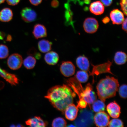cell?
Listing matches in <instances>:
<instances>
[{
	"label": "cell",
	"mask_w": 127,
	"mask_h": 127,
	"mask_svg": "<svg viewBox=\"0 0 127 127\" xmlns=\"http://www.w3.org/2000/svg\"><path fill=\"white\" fill-rule=\"evenodd\" d=\"M76 93L68 85H56L50 88L45 97L54 107L63 113L73 102Z\"/></svg>",
	"instance_id": "1"
},
{
	"label": "cell",
	"mask_w": 127,
	"mask_h": 127,
	"mask_svg": "<svg viewBox=\"0 0 127 127\" xmlns=\"http://www.w3.org/2000/svg\"><path fill=\"white\" fill-rule=\"evenodd\" d=\"M119 84L118 79L107 76L105 78L101 79L97 85V93L101 100L104 102L108 98L116 96Z\"/></svg>",
	"instance_id": "2"
},
{
	"label": "cell",
	"mask_w": 127,
	"mask_h": 127,
	"mask_svg": "<svg viewBox=\"0 0 127 127\" xmlns=\"http://www.w3.org/2000/svg\"><path fill=\"white\" fill-rule=\"evenodd\" d=\"M75 124L77 127H89L93 125V114L92 111L84 110L81 111Z\"/></svg>",
	"instance_id": "3"
},
{
	"label": "cell",
	"mask_w": 127,
	"mask_h": 127,
	"mask_svg": "<svg viewBox=\"0 0 127 127\" xmlns=\"http://www.w3.org/2000/svg\"><path fill=\"white\" fill-rule=\"evenodd\" d=\"M23 62V58L21 55L18 53H14L8 58L7 64L10 69L16 70L21 67Z\"/></svg>",
	"instance_id": "4"
},
{
	"label": "cell",
	"mask_w": 127,
	"mask_h": 127,
	"mask_svg": "<svg viewBox=\"0 0 127 127\" xmlns=\"http://www.w3.org/2000/svg\"><path fill=\"white\" fill-rule=\"evenodd\" d=\"M112 62L108 61L107 62L102 64L93 66V68L92 72H90V75L93 76L95 74L98 75L99 74L104 73H109L112 74H113L111 71V66L112 64Z\"/></svg>",
	"instance_id": "5"
},
{
	"label": "cell",
	"mask_w": 127,
	"mask_h": 127,
	"mask_svg": "<svg viewBox=\"0 0 127 127\" xmlns=\"http://www.w3.org/2000/svg\"><path fill=\"white\" fill-rule=\"evenodd\" d=\"M84 29L86 32L89 34L96 32L99 27L98 22L93 17H88L85 19L83 23Z\"/></svg>",
	"instance_id": "6"
},
{
	"label": "cell",
	"mask_w": 127,
	"mask_h": 127,
	"mask_svg": "<svg viewBox=\"0 0 127 127\" xmlns=\"http://www.w3.org/2000/svg\"><path fill=\"white\" fill-rule=\"evenodd\" d=\"M94 120L96 126L106 127L108 125L110 117L107 113L103 111L97 113L94 117Z\"/></svg>",
	"instance_id": "7"
},
{
	"label": "cell",
	"mask_w": 127,
	"mask_h": 127,
	"mask_svg": "<svg viewBox=\"0 0 127 127\" xmlns=\"http://www.w3.org/2000/svg\"><path fill=\"white\" fill-rule=\"evenodd\" d=\"M22 19L27 23L35 21L37 19L36 12L31 8L26 7L22 9L20 13Z\"/></svg>",
	"instance_id": "8"
},
{
	"label": "cell",
	"mask_w": 127,
	"mask_h": 127,
	"mask_svg": "<svg viewBox=\"0 0 127 127\" xmlns=\"http://www.w3.org/2000/svg\"><path fill=\"white\" fill-rule=\"evenodd\" d=\"M60 71L63 76L69 77L73 75L75 72V67L70 61H64L62 63L60 68Z\"/></svg>",
	"instance_id": "9"
},
{
	"label": "cell",
	"mask_w": 127,
	"mask_h": 127,
	"mask_svg": "<svg viewBox=\"0 0 127 127\" xmlns=\"http://www.w3.org/2000/svg\"><path fill=\"white\" fill-rule=\"evenodd\" d=\"M83 99L86 101L87 104L91 109V105L96 100L97 96L95 92L93 91V87L90 83H88L86 87Z\"/></svg>",
	"instance_id": "10"
},
{
	"label": "cell",
	"mask_w": 127,
	"mask_h": 127,
	"mask_svg": "<svg viewBox=\"0 0 127 127\" xmlns=\"http://www.w3.org/2000/svg\"><path fill=\"white\" fill-rule=\"evenodd\" d=\"M78 111V108L77 106L72 103L66 108L64 113L66 119L71 121H73L77 118Z\"/></svg>",
	"instance_id": "11"
},
{
	"label": "cell",
	"mask_w": 127,
	"mask_h": 127,
	"mask_svg": "<svg viewBox=\"0 0 127 127\" xmlns=\"http://www.w3.org/2000/svg\"><path fill=\"white\" fill-rule=\"evenodd\" d=\"M107 110L109 115L112 118H117L120 116L121 112V107L115 101L108 105Z\"/></svg>",
	"instance_id": "12"
},
{
	"label": "cell",
	"mask_w": 127,
	"mask_h": 127,
	"mask_svg": "<svg viewBox=\"0 0 127 127\" xmlns=\"http://www.w3.org/2000/svg\"><path fill=\"white\" fill-rule=\"evenodd\" d=\"M110 17L113 24L120 25L125 20L124 14L118 9H115L111 12Z\"/></svg>",
	"instance_id": "13"
},
{
	"label": "cell",
	"mask_w": 127,
	"mask_h": 127,
	"mask_svg": "<svg viewBox=\"0 0 127 127\" xmlns=\"http://www.w3.org/2000/svg\"><path fill=\"white\" fill-rule=\"evenodd\" d=\"M32 33L36 39L46 37L47 30L45 26L40 24H36L33 28Z\"/></svg>",
	"instance_id": "14"
},
{
	"label": "cell",
	"mask_w": 127,
	"mask_h": 127,
	"mask_svg": "<svg viewBox=\"0 0 127 127\" xmlns=\"http://www.w3.org/2000/svg\"><path fill=\"white\" fill-rule=\"evenodd\" d=\"M0 76L12 85L15 86L19 83V79L16 76L7 72L5 70L1 69Z\"/></svg>",
	"instance_id": "15"
},
{
	"label": "cell",
	"mask_w": 127,
	"mask_h": 127,
	"mask_svg": "<svg viewBox=\"0 0 127 127\" xmlns=\"http://www.w3.org/2000/svg\"><path fill=\"white\" fill-rule=\"evenodd\" d=\"M27 125L31 127H46L47 123L39 117L36 116L30 119L25 122Z\"/></svg>",
	"instance_id": "16"
},
{
	"label": "cell",
	"mask_w": 127,
	"mask_h": 127,
	"mask_svg": "<svg viewBox=\"0 0 127 127\" xmlns=\"http://www.w3.org/2000/svg\"><path fill=\"white\" fill-rule=\"evenodd\" d=\"M90 12L96 15H101L104 11V7L101 1H96L92 3L90 7Z\"/></svg>",
	"instance_id": "17"
},
{
	"label": "cell",
	"mask_w": 127,
	"mask_h": 127,
	"mask_svg": "<svg viewBox=\"0 0 127 127\" xmlns=\"http://www.w3.org/2000/svg\"><path fill=\"white\" fill-rule=\"evenodd\" d=\"M44 59L47 64L54 65L58 63L59 60V56L55 52H48L44 56Z\"/></svg>",
	"instance_id": "18"
},
{
	"label": "cell",
	"mask_w": 127,
	"mask_h": 127,
	"mask_svg": "<svg viewBox=\"0 0 127 127\" xmlns=\"http://www.w3.org/2000/svg\"><path fill=\"white\" fill-rule=\"evenodd\" d=\"M77 66L82 70L88 71L89 69V61L86 57L84 56H80L77 58L76 60Z\"/></svg>",
	"instance_id": "19"
},
{
	"label": "cell",
	"mask_w": 127,
	"mask_h": 127,
	"mask_svg": "<svg viewBox=\"0 0 127 127\" xmlns=\"http://www.w3.org/2000/svg\"><path fill=\"white\" fill-rule=\"evenodd\" d=\"M13 17V13L10 8H5L0 12V20L3 22L10 21Z\"/></svg>",
	"instance_id": "20"
},
{
	"label": "cell",
	"mask_w": 127,
	"mask_h": 127,
	"mask_svg": "<svg viewBox=\"0 0 127 127\" xmlns=\"http://www.w3.org/2000/svg\"><path fill=\"white\" fill-rule=\"evenodd\" d=\"M52 43L47 40L42 39L38 43V48L40 51L43 53H46L51 50Z\"/></svg>",
	"instance_id": "21"
},
{
	"label": "cell",
	"mask_w": 127,
	"mask_h": 127,
	"mask_svg": "<svg viewBox=\"0 0 127 127\" xmlns=\"http://www.w3.org/2000/svg\"><path fill=\"white\" fill-rule=\"evenodd\" d=\"M127 56L125 52H117L115 54L114 60L117 64L121 65L125 64L127 61Z\"/></svg>",
	"instance_id": "22"
},
{
	"label": "cell",
	"mask_w": 127,
	"mask_h": 127,
	"mask_svg": "<svg viewBox=\"0 0 127 127\" xmlns=\"http://www.w3.org/2000/svg\"><path fill=\"white\" fill-rule=\"evenodd\" d=\"M36 60L34 57L29 56L24 60L23 64L27 69H33L35 65Z\"/></svg>",
	"instance_id": "23"
},
{
	"label": "cell",
	"mask_w": 127,
	"mask_h": 127,
	"mask_svg": "<svg viewBox=\"0 0 127 127\" xmlns=\"http://www.w3.org/2000/svg\"><path fill=\"white\" fill-rule=\"evenodd\" d=\"M92 104V108L95 112L104 111L105 109V105L104 102L101 100H96Z\"/></svg>",
	"instance_id": "24"
},
{
	"label": "cell",
	"mask_w": 127,
	"mask_h": 127,
	"mask_svg": "<svg viewBox=\"0 0 127 127\" xmlns=\"http://www.w3.org/2000/svg\"><path fill=\"white\" fill-rule=\"evenodd\" d=\"M89 76L87 71L82 70L78 71L75 77L79 82L84 83L88 81Z\"/></svg>",
	"instance_id": "25"
},
{
	"label": "cell",
	"mask_w": 127,
	"mask_h": 127,
	"mask_svg": "<svg viewBox=\"0 0 127 127\" xmlns=\"http://www.w3.org/2000/svg\"><path fill=\"white\" fill-rule=\"evenodd\" d=\"M67 123L64 119L59 117L54 119L52 122V126L53 127H65L66 126Z\"/></svg>",
	"instance_id": "26"
},
{
	"label": "cell",
	"mask_w": 127,
	"mask_h": 127,
	"mask_svg": "<svg viewBox=\"0 0 127 127\" xmlns=\"http://www.w3.org/2000/svg\"><path fill=\"white\" fill-rule=\"evenodd\" d=\"M9 54V49L7 46L4 44H0V59L7 58Z\"/></svg>",
	"instance_id": "27"
},
{
	"label": "cell",
	"mask_w": 127,
	"mask_h": 127,
	"mask_svg": "<svg viewBox=\"0 0 127 127\" xmlns=\"http://www.w3.org/2000/svg\"><path fill=\"white\" fill-rule=\"evenodd\" d=\"M110 127H123L124 124L122 121L118 119H114L109 121L108 126Z\"/></svg>",
	"instance_id": "28"
},
{
	"label": "cell",
	"mask_w": 127,
	"mask_h": 127,
	"mask_svg": "<svg viewBox=\"0 0 127 127\" xmlns=\"http://www.w3.org/2000/svg\"><path fill=\"white\" fill-rule=\"evenodd\" d=\"M127 85L124 84L121 85L119 88V94L123 99H126L127 97Z\"/></svg>",
	"instance_id": "29"
},
{
	"label": "cell",
	"mask_w": 127,
	"mask_h": 127,
	"mask_svg": "<svg viewBox=\"0 0 127 127\" xmlns=\"http://www.w3.org/2000/svg\"><path fill=\"white\" fill-rule=\"evenodd\" d=\"M127 0H121L120 5L121 9L123 13L125 15H127Z\"/></svg>",
	"instance_id": "30"
},
{
	"label": "cell",
	"mask_w": 127,
	"mask_h": 127,
	"mask_svg": "<svg viewBox=\"0 0 127 127\" xmlns=\"http://www.w3.org/2000/svg\"><path fill=\"white\" fill-rule=\"evenodd\" d=\"M87 105V103L85 100H79L78 101L77 107L78 108L82 109L85 108Z\"/></svg>",
	"instance_id": "31"
},
{
	"label": "cell",
	"mask_w": 127,
	"mask_h": 127,
	"mask_svg": "<svg viewBox=\"0 0 127 127\" xmlns=\"http://www.w3.org/2000/svg\"><path fill=\"white\" fill-rule=\"evenodd\" d=\"M38 53V52H37L36 49L34 47H32L30 48L28 50L27 52L28 55L32 56L34 55L35 57L37 55Z\"/></svg>",
	"instance_id": "32"
},
{
	"label": "cell",
	"mask_w": 127,
	"mask_h": 127,
	"mask_svg": "<svg viewBox=\"0 0 127 127\" xmlns=\"http://www.w3.org/2000/svg\"><path fill=\"white\" fill-rule=\"evenodd\" d=\"M7 3L9 5L15 6L18 4L20 0H6Z\"/></svg>",
	"instance_id": "33"
},
{
	"label": "cell",
	"mask_w": 127,
	"mask_h": 127,
	"mask_svg": "<svg viewBox=\"0 0 127 127\" xmlns=\"http://www.w3.org/2000/svg\"><path fill=\"white\" fill-rule=\"evenodd\" d=\"M99 0L106 7L110 6L113 2V0Z\"/></svg>",
	"instance_id": "34"
},
{
	"label": "cell",
	"mask_w": 127,
	"mask_h": 127,
	"mask_svg": "<svg viewBox=\"0 0 127 127\" xmlns=\"http://www.w3.org/2000/svg\"><path fill=\"white\" fill-rule=\"evenodd\" d=\"M51 5L52 7L57 8L59 5V2L58 0H53L51 1Z\"/></svg>",
	"instance_id": "35"
},
{
	"label": "cell",
	"mask_w": 127,
	"mask_h": 127,
	"mask_svg": "<svg viewBox=\"0 0 127 127\" xmlns=\"http://www.w3.org/2000/svg\"><path fill=\"white\" fill-rule=\"evenodd\" d=\"M31 4L34 6H37L41 3L42 0H29Z\"/></svg>",
	"instance_id": "36"
},
{
	"label": "cell",
	"mask_w": 127,
	"mask_h": 127,
	"mask_svg": "<svg viewBox=\"0 0 127 127\" xmlns=\"http://www.w3.org/2000/svg\"><path fill=\"white\" fill-rule=\"evenodd\" d=\"M127 18L125 19L123 23H122V28L123 31L127 32Z\"/></svg>",
	"instance_id": "37"
},
{
	"label": "cell",
	"mask_w": 127,
	"mask_h": 127,
	"mask_svg": "<svg viewBox=\"0 0 127 127\" xmlns=\"http://www.w3.org/2000/svg\"><path fill=\"white\" fill-rule=\"evenodd\" d=\"M110 19L108 17L106 16L102 19V21L103 23L106 24L108 23L110 21Z\"/></svg>",
	"instance_id": "38"
},
{
	"label": "cell",
	"mask_w": 127,
	"mask_h": 127,
	"mask_svg": "<svg viewBox=\"0 0 127 127\" xmlns=\"http://www.w3.org/2000/svg\"><path fill=\"white\" fill-rule=\"evenodd\" d=\"M6 36V34L4 32H0V39L1 40H4Z\"/></svg>",
	"instance_id": "39"
},
{
	"label": "cell",
	"mask_w": 127,
	"mask_h": 127,
	"mask_svg": "<svg viewBox=\"0 0 127 127\" xmlns=\"http://www.w3.org/2000/svg\"><path fill=\"white\" fill-rule=\"evenodd\" d=\"M12 40V36L10 34H8L6 38V41L7 42H10Z\"/></svg>",
	"instance_id": "40"
},
{
	"label": "cell",
	"mask_w": 127,
	"mask_h": 127,
	"mask_svg": "<svg viewBox=\"0 0 127 127\" xmlns=\"http://www.w3.org/2000/svg\"><path fill=\"white\" fill-rule=\"evenodd\" d=\"M4 87V84L3 82L0 81V90L2 89Z\"/></svg>",
	"instance_id": "41"
},
{
	"label": "cell",
	"mask_w": 127,
	"mask_h": 127,
	"mask_svg": "<svg viewBox=\"0 0 127 127\" xmlns=\"http://www.w3.org/2000/svg\"><path fill=\"white\" fill-rule=\"evenodd\" d=\"M91 0H84L83 2L85 4H89L91 2Z\"/></svg>",
	"instance_id": "42"
},
{
	"label": "cell",
	"mask_w": 127,
	"mask_h": 127,
	"mask_svg": "<svg viewBox=\"0 0 127 127\" xmlns=\"http://www.w3.org/2000/svg\"><path fill=\"white\" fill-rule=\"evenodd\" d=\"M5 0H0V4L4 3Z\"/></svg>",
	"instance_id": "43"
},
{
	"label": "cell",
	"mask_w": 127,
	"mask_h": 127,
	"mask_svg": "<svg viewBox=\"0 0 127 127\" xmlns=\"http://www.w3.org/2000/svg\"><path fill=\"white\" fill-rule=\"evenodd\" d=\"M71 126H72V127H75V126H74V125H69V126H68V127H71Z\"/></svg>",
	"instance_id": "44"
},
{
	"label": "cell",
	"mask_w": 127,
	"mask_h": 127,
	"mask_svg": "<svg viewBox=\"0 0 127 127\" xmlns=\"http://www.w3.org/2000/svg\"><path fill=\"white\" fill-rule=\"evenodd\" d=\"M1 69L0 67V70H1Z\"/></svg>",
	"instance_id": "45"
}]
</instances>
